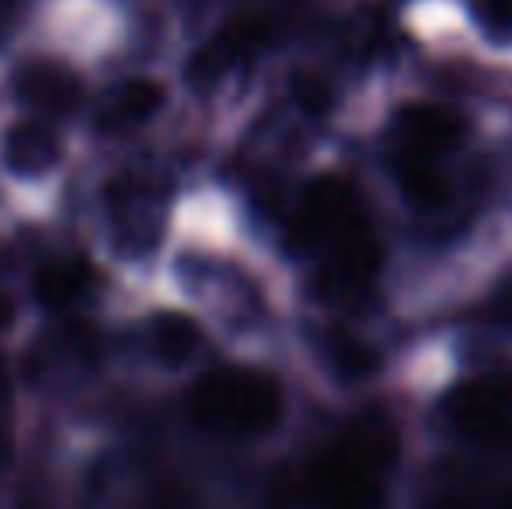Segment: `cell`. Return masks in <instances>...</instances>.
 Here are the masks:
<instances>
[{
  "label": "cell",
  "instance_id": "14",
  "mask_svg": "<svg viewBox=\"0 0 512 509\" xmlns=\"http://www.w3.org/2000/svg\"><path fill=\"white\" fill-rule=\"evenodd\" d=\"M91 290V272L88 265L74 262V258H60V262H49L35 276V293L46 307L53 311H67L77 300H84V293Z\"/></svg>",
  "mask_w": 512,
  "mask_h": 509
},
{
  "label": "cell",
  "instance_id": "8",
  "mask_svg": "<svg viewBox=\"0 0 512 509\" xmlns=\"http://www.w3.org/2000/svg\"><path fill=\"white\" fill-rule=\"evenodd\" d=\"M391 175L398 182L401 196L411 210L418 213H443L446 206L453 203V185L450 175L443 171V161L436 157H422V154H401V150H391Z\"/></svg>",
  "mask_w": 512,
  "mask_h": 509
},
{
  "label": "cell",
  "instance_id": "6",
  "mask_svg": "<svg viewBox=\"0 0 512 509\" xmlns=\"http://www.w3.org/2000/svg\"><path fill=\"white\" fill-rule=\"evenodd\" d=\"M338 447L349 450L356 461H363L370 471H377L380 478L401 461V433L394 426V419L380 408H363L356 412L335 436Z\"/></svg>",
  "mask_w": 512,
  "mask_h": 509
},
{
  "label": "cell",
  "instance_id": "1",
  "mask_svg": "<svg viewBox=\"0 0 512 509\" xmlns=\"http://www.w3.org/2000/svg\"><path fill=\"white\" fill-rule=\"evenodd\" d=\"M297 245L321 258V290L335 304H363L384 265L377 227L352 182L314 178L297 203Z\"/></svg>",
  "mask_w": 512,
  "mask_h": 509
},
{
  "label": "cell",
  "instance_id": "7",
  "mask_svg": "<svg viewBox=\"0 0 512 509\" xmlns=\"http://www.w3.org/2000/svg\"><path fill=\"white\" fill-rule=\"evenodd\" d=\"M14 91L28 109L42 116H67L81 102V81L74 77V70L53 60H28L14 74Z\"/></svg>",
  "mask_w": 512,
  "mask_h": 509
},
{
  "label": "cell",
  "instance_id": "17",
  "mask_svg": "<svg viewBox=\"0 0 512 509\" xmlns=\"http://www.w3.org/2000/svg\"><path fill=\"white\" fill-rule=\"evenodd\" d=\"M495 509H512V489H506L499 496V503H495Z\"/></svg>",
  "mask_w": 512,
  "mask_h": 509
},
{
  "label": "cell",
  "instance_id": "2",
  "mask_svg": "<svg viewBox=\"0 0 512 509\" xmlns=\"http://www.w3.org/2000/svg\"><path fill=\"white\" fill-rule=\"evenodd\" d=\"M189 419L199 429L234 440H255L283 419V387L272 374L251 367L209 370L189 387Z\"/></svg>",
  "mask_w": 512,
  "mask_h": 509
},
{
  "label": "cell",
  "instance_id": "5",
  "mask_svg": "<svg viewBox=\"0 0 512 509\" xmlns=\"http://www.w3.org/2000/svg\"><path fill=\"white\" fill-rule=\"evenodd\" d=\"M467 119L457 109L439 102H411L398 109L391 123V150L401 154H422L443 161L446 154L464 143Z\"/></svg>",
  "mask_w": 512,
  "mask_h": 509
},
{
  "label": "cell",
  "instance_id": "13",
  "mask_svg": "<svg viewBox=\"0 0 512 509\" xmlns=\"http://www.w3.org/2000/svg\"><path fill=\"white\" fill-rule=\"evenodd\" d=\"M321 360L342 381H363V377L377 374L380 367V356L359 335L345 332V328H328L321 335Z\"/></svg>",
  "mask_w": 512,
  "mask_h": 509
},
{
  "label": "cell",
  "instance_id": "9",
  "mask_svg": "<svg viewBox=\"0 0 512 509\" xmlns=\"http://www.w3.org/2000/svg\"><path fill=\"white\" fill-rule=\"evenodd\" d=\"M265 39H269V21L265 18H234L230 25L220 28V35L209 42L203 53H196L192 77L203 84L220 81L230 67H237L241 60L255 56L258 49L265 46Z\"/></svg>",
  "mask_w": 512,
  "mask_h": 509
},
{
  "label": "cell",
  "instance_id": "10",
  "mask_svg": "<svg viewBox=\"0 0 512 509\" xmlns=\"http://www.w3.org/2000/svg\"><path fill=\"white\" fill-rule=\"evenodd\" d=\"M7 171L21 178H39L60 161V140L46 123H14L4 133V147H0Z\"/></svg>",
  "mask_w": 512,
  "mask_h": 509
},
{
  "label": "cell",
  "instance_id": "12",
  "mask_svg": "<svg viewBox=\"0 0 512 509\" xmlns=\"http://www.w3.org/2000/svg\"><path fill=\"white\" fill-rule=\"evenodd\" d=\"M150 349L161 363L168 367H182L189 363L192 356L203 349V332L199 325L189 318V314H178V311H164L150 321Z\"/></svg>",
  "mask_w": 512,
  "mask_h": 509
},
{
  "label": "cell",
  "instance_id": "3",
  "mask_svg": "<svg viewBox=\"0 0 512 509\" xmlns=\"http://www.w3.org/2000/svg\"><path fill=\"white\" fill-rule=\"evenodd\" d=\"M443 419L467 443H512V370H488L457 384L443 398Z\"/></svg>",
  "mask_w": 512,
  "mask_h": 509
},
{
  "label": "cell",
  "instance_id": "4",
  "mask_svg": "<svg viewBox=\"0 0 512 509\" xmlns=\"http://www.w3.org/2000/svg\"><path fill=\"white\" fill-rule=\"evenodd\" d=\"M304 496L314 509H384V478L331 440L310 457Z\"/></svg>",
  "mask_w": 512,
  "mask_h": 509
},
{
  "label": "cell",
  "instance_id": "15",
  "mask_svg": "<svg viewBox=\"0 0 512 509\" xmlns=\"http://www.w3.org/2000/svg\"><path fill=\"white\" fill-rule=\"evenodd\" d=\"M471 11L488 35H512V0H471Z\"/></svg>",
  "mask_w": 512,
  "mask_h": 509
},
{
  "label": "cell",
  "instance_id": "18",
  "mask_svg": "<svg viewBox=\"0 0 512 509\" xmlns=\"http://www.w3.org/2000/svg\"><path fill=\"white\" fill-rule=\"evenodd\" d=\"M499 314H506V318H512V290L506 293V300H502V311Z\"/></svg>",
  "mask_w": 512,
  "mask_h": 509
},
{
  "label": "cell",
  "instance_id": "16",
  "mask_svg": "<svg viewBox=\"0 0 512 509\" xmlns=\"http://www.w3.org/2000/svg\"><path fill=\"white\" fill-rule=\"evenodd\" d=\"M14 318H18V307H14V300L0 290V332H7V328L14 325Z\"/></svg>",
  "mask_w": 512,
  "mask_h": 509
},
{
  "label": "cell",
  "instance_id": "11",
  "mask_svg": "<svg viewBox=\"0 0 512 509\" xmlns=\"http://www.w3.org/2000/svg\"><path fill=\"white\" fill-rule=\"evenodd\" d=\"M164 102H168V91H164L161 81H154V77H133V81H126L108 98L98 123L108 133H126V129L150 123L164 109Z\"/></svg>",
  "mask_w": 512,
  "mask_h": 509
}]
</instances>
